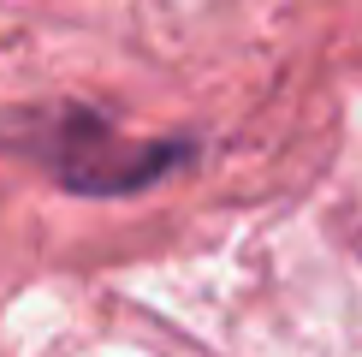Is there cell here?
<instances>
[{
	"label": "cell",
	"instance_id": "cell-1",
	"mask_svg": "<svg viewBox=\"0 0 362 357\" xmlns=\"http://www.w3.org/2000/svg\"><path fill=\"white\" fill-rule=\"evenodd\" d=\"M178 161V149H137L119 143L101 119H71L66 149H59V173H66L71 191H95V197H113V191H137L148 178H160Z\"/></svg>",
	"mask_w": 362,
	"mask_h": 357
}]
</instances>
